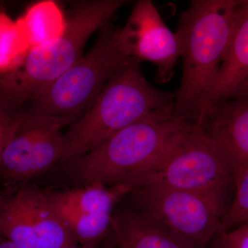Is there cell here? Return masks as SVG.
I'll use <instances>...</instances> for the list:
<instances>
[{
  "instance_id": "obj_18",
  "label": "cell",
  "mask_w": 248,
  "mask_h": 248,
  "mask_svg": "<svg viewBox=\"0 0 248 248\" xmlns=\"http://www.w3.org/2000/svg\"><path fill=\"white\" fill-rule=\"evenodd\" d=\"M214 240L213 248H248V223L234 231L220 232Z\"/></svg>"
},
{
  "instance_id": "obj_12",
  "label": "cell",
  "mask_w": 248,
  "mask_h": 248,
  "mask_svg": "<svg viewBox=\"0 0 248 248\" xmlns=\"http://www.w3.org/2000/svg\"><path fill=\"white\" fill-rule=\"evenodd\" d=\"M246 97H248L247 0L240 2L231 44L215 81L202 103L197 120L204 111L213 104Z\"/></svg>"
},
{
  "instance_id": "obj_13",
  "label": "cell",
  "mask_w": 248,
  "mask_h": 248,
  "mask_svg": "<svg viewBox=\"0 0 248 248\" xmlns=\"http://www.w3.org/2000/svg\"><path fill=\"white\" fill-rule=\"evenodd\" d=\"M111 228L120 248H196L162 223L133 208L113 215Z\"/></svg>"
},
{
  "instance_id": "obj_2",
  "label": "cell",
  "mask_w": 248,
  "mask_h": 248,
  "mask_svg": "<svg viewBox=\"0 0 248 248\" xmlns=\"http://www.w3.org/2000/svg\"><path fill=\"white\" fill-rule=\"evenodd\" d=\"M237 0H193L176 32L183 59L182 81L174 93V112L196 122L234 32Z\"/></svg>"
},
{
  "instance_id": "obj_10",
  "label": "cell",
  "mask_w": 248,
  "mask_h": 248,
  "mask_svg": "<svg viewBox=\"0 0 248 248\" xmlns=\"http://www.w3.org/2000/svg\"><path fill=\"white\" fill-rule=\"evenodd\" d=\"M120 39L128 57L154 63L156 84L170 81L182 55L180 43L151 1L140 0L135 4L125 27L120 29Z\"/></svg>"
},
{
  "instance_id": "obj_14",
  "label": "cell",
  "mask_w": 248,
  "mask_h": 248,
  "mask_svg": "<svg viewBox=\"0 0 248 248\" xmlns=\"http://www.w3.org/2000/svg\"><path fill=\"white\" fill-rule=\"evenodd\" d=\"M34 189L24 187L0 205V236L20 248H42L34 222Z\"/></svg>"
},
{
  "instance_id": "obj_19",
  "label": "cell",
  "mask_w": 248,
  "mask_h": 248,
  "mask_svg": "<svg viewBox=\"0 0 248 248\" xmlns=\"http://www.w3.org/2000/svg\"><path fill=\"white\" fill-rule=\"evenodd\" d=\"M0 17V71L11 65L14 60V31L6 28V23Z\"/></svg>"
},
{
  "instance_id": "obj_16",
  "label": "cell",
  "mask_w": 248,
  "mask_h": 248,
  "mask_svg": "<svg viewBox=\"0 0 248 248\" xmlns=\"http://www.w3.org/2000/svg\"><path fill=\"white\" fill-rule=\"evenodd\" d=\"M234 180L236 193L222 218L220 232L230 231L232 227L248 223V166L234 176Z\"/></svg>"
},
{
  "instance_id": "obj_1",
  "label": "cell",
  "mask_w": 248,
  "mask_h": 248,
  "mask_svg": "<svg viewBox=\"0 0 248 248\" xmlns=\"http://www.w3.org/2000/svg\"><path fill=\"white\" fill-rule=\"evenodd\" d=\"M174 106L155 111L65 165V174L81 186L126 184L135 190L142 176L195 124L176 115Z\"/></svg>"
},
{
  "instance_id": "obj_11",
  "label": "cell",
  "mask_w": 248,
  "mask_h": 248,
  "mask_svg": "<svg viewBox=\"0 0 248 248\" xmlns=\"http://www.w3.org/2000/svg\"><path fill=\"white\" fill-rule=\"evenodd\" d=\"M195 124L226 159L234 177L248 166V97L213 104Z\"/></svg>"
},
{
  "instance_id": "obj_7",
  "label": "cell",
  "mask_w": 248,
  "mask_h": 248,
  "mask_svg": "<svg viewBox=\"0 0 248 248\" xmlns=\"http://www.w3.org/2000/svg\"><path fill=\"white\" fill-rule=\"evenodd\" d=\"M133 209L146 214L190 243L203 248L220 232L226 213L217 196L146 184L130 194Z\"/></svg>"
},
{
  "instance_id": "obj_15",
  "label": "cell",
  "mask_w": 248,
  "mask_h": 248,
  "mask_svg": "<svg viewBox=\"0 0 248 248\" xmlns=\"http://www.w3.org/2000/svg\"><path fill=\"white\" fill-rule=\"evenodd\" d=\"M34 222L42 248H65L77 246L78 241L49 202L46 191L35 187Z\"/></svg>"
},
{
  "instance_id": "obj_8",
  "label": "cell",
  "mask_w": 248,
  "mask_h": 248,
  "mask_svg": "<svg viewBox=\"0 0 248 248\" xmlns=\"http://www.w3.org/2000/svg\"><path fill=\"white\" fill-rule=\"evenodd\" d=\"M18 115L17 128L0 156V169L10 179L22 182L60 163L63 151L62 129L74 121Z\"/></svg>"
},
{
  "instance_id": "obj_4",
  "label": "cell",
  "mask_w": 248,
  "mask_h": 248,
  "mask_svg": "<svg viewBox=\"0 0 248 248\" xmlns=\"http://www.w3.org/2000/svg\"><path fill=\"white\" fill-rule=\"evenodd\" d=\"M140 62L130 58L111 78L102 93L63 135L60 163L66 165L121 130L174 102V93L160 91L143 76Z\"/></svg>"
},
{
  "instance_id": "obj_22",
  "label": "cell",
  "mask_w": 248,
  "mask_h": 248,
  "mask_svg": "<svg viewBox=\"0 0 248 248\" xmlns=\"http://www.w3.org/2000/svg\"><path fill=\"white\" fill-rule=\"evenodd\" d=\"M1 202H2V201L0 200V205H1Z\"/></svg>"
},
{
  "instance_id": "obj_9",
  "label": "cell",
  "mask_w": 248,
  "mask_h": 248,
  "mask_svg": "<svg viewBox=\"0 0 248 248\" xmlns=\"http://www.w3.org/2000/svg\"><path fill=\"white\" fill-rule=\"evenodd\" d=\"M133 190L126 184L107 186L94 183L71 190L46 192L78 243L94 248L111 227L116 203Z\"/></svg>"
},
{
  "instance_id": "obj_23",
  "label": "cell",
  "mask_w": 248,
  "mask_h": 248,
  "mask_svg": "<svg viewBox=\"0 0 248 248\" xmlns=\"http://www.w3.org/2000/svg\"><path fill=\"white\" fill-rule=\"evenodd\" d=\"M247 1H248V0H247Z\"/></svg>"
},
{
  "instance_id": "obj_5",
  "label": "cell",
  "mask_w": 248,
  "mask_h": 248,
  "mask_svg": "<svg viewBox=\"0 0 248 248\" xmlns=\"http://www.w3.org/2000/svg\"><path fill=\"white\" fill-rule=\"evenodd\" d=\"M100 31L89 53L26 103L19 113L76 121L91 107L116 72L132 58L121 45L120 29L108 23Z\"/></svg>"
},
{
  "instance_id": "obj_6",
  "label": "cell",
  "mask_w": 248,
  "mask_h": 248,
  "mask_svg": "<svg viewBox=\"0 0 248 248\" xmlns=\"http://www.w3.org/2000/svg\"><path fill=\"white\" fill-rule=\"evenodd\" d=\"M232 179L231 166L195 123L142 176L138 187L158 184L224 199Z\"/></svg>"
},
{
  "instance_id": "obj_3",
  "label": "cell",
  "mask_w": 248,
  "mask_h": 248,
  "mask_svg": "<svg viewBox=\"0 0 248 248\" xmlns=\"http://www.w3.org/2000/svg\"><path fill=\"white\" fill-rule=\"evenodd\" d=\"M127 0H86L71 10L62 33L31 49L19 69L0 78V99L19 112L84 56L86 42Z\"/></svg>"
},
{
  "instance_id": "obj_17",
  "label": "cell",
  "mask_w": 248,
  "mask_h": 248,
  "mask_svg": "<svg viewBox=\"0 0 248 248\" xmlns=\"http://www.w3.org/2000/svg\"><path fill=\"white\" fill-rule=\"evenodd\" d=\"M18 114L0 99V156L17 128Z\"/></svg>"
},
{
  "instance_id": "obj_21",
  "label": "cell",
  "mask_w": 248,
  "mask_h": 248,
  "mask_svg": "<svg viewBox=\"0 0 248 248\" xmlns=\"http://www.w3.org/2000/svg\"><path fill=\"white\" fill-rule=\"evenodd\" d=\"M65 248H89V247H85V246H82V247H78V246H71V247Z\"/></svg>"
},
{
  "instance_id": "obj_20",
  "label": "cell",
  "mask_w": 248,
  "mask_h": 248,
  "mask_svg": "<svg viewBox=\"0 0 248 248\" xmlns=\"http://www.w3.org/2000/svg\"><path fill=\"white\" fill-rule=\"evenodd\" d=\"M0 248H20L9 240L0 236Z\"/></svg>"
}]
</instances>
